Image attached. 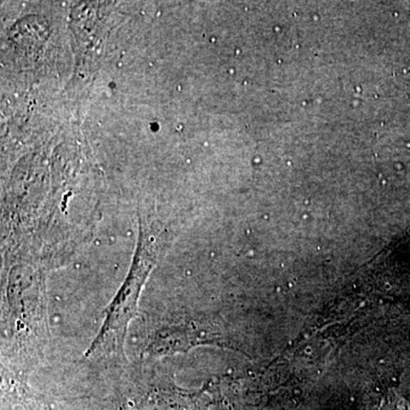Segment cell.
Listing matches in <instances>:
<instances>
[{
	"label": "cell",
	"mask_w": 410,
	"mask_h": 410,
	"mask_svg": "<svg viewBox=\"0 0 410 410\" xmlns=\"http://www.w3.org/2000/svg\"><path fill=\"white\" fill-rule=\"evenodd\" d=\"M155 243H157V241L154 238L153 235H149L142 241V250L137 254L130 275L106 312L105 322L100 330V335L97 336L89 352L94 350L95 347L117 345V342L123 339L125 328L134 316L142 285L157 260L159 245Z\"/></svg>",
	"instance_id": "cell-1"
}]
</instances>
